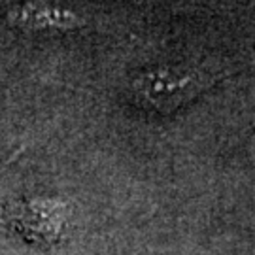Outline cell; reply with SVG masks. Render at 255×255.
Segmentation results:
<instances>
[{"label": "cell", "mask_w": 255, "mask_h": 255, "mask_svg": "<svg viewBox=\"0 0 255 255\" xmlns=\"http://www.w3.org/2000/svg\"><path fill=\"white\" fill-rule=\"evenodd\" d=\"M204 89V76L197 70L159 66L140 74L132 91L140 106L168 114L195 99Z\"/></svg>", "instance_id": "cell-1"}, {"label": "cell", "mask_w": 255, "mask_h": 255, "mask_svg": "<svg viewBox=\"0 0 255 255\" xmlns=\"http://www.w3.org/2000/svg\"><path fill=\"white\" fill-rule=\"evenodd\" d=\"M9 23L27 30H72L83 27L82 13L55 4H21L9 9Z\"/></svg>", "instance_id": "cell-2"}]
</instances>
